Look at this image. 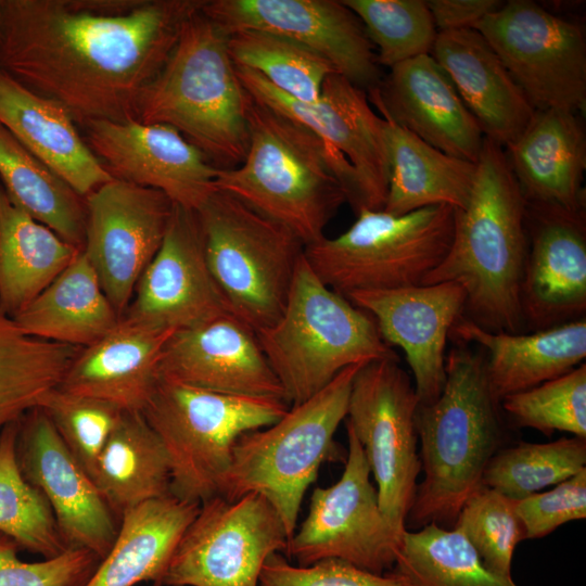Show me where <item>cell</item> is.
<instances>
[{
	"instance_id": "21",
	"label": "cell",
	"mask_w": 586,
	"mask_h": 586,
	"mask_svg": "<svg viewBox=\"0 0 586 586\" xmlns=\"http://www.w3.org/2000/svg\"><path fill=\"white\" fill-rule=\"evenodd\" d=\"M526 231L527 254L519 289L524 331L585 318V209L527 203Z\"/></svg>"
},
{
	"instance_id": "40",
	"label": "cell",
	"mask_w": 586,
	"mask_h": 586,
	"mask_svg": "<svg viewBox=\"0 0 586 586\" xmlns=\"http://www.w3.org/2000/svg\"><path fill=\"white\" fill-rule=\"evenodd\" d=\"M586 469V438L521 442L501 448L487 464L483 485L517 501L555 486Z\"/></svg>"
},
{
	"instance_id": "45",
	"label": "cell",
	"mask_w": 586,
	"mask_h": 586,
	"mask_svg": "<svg viewBox=\"0 0 586 586\" xmlns=\"http://www.w3.org/2000/svg\"><path fill=\"white\" fill-rule=\"evenodd\" d=\"M20 550L0 533V586H86L101 561L89 550L68 548L43 561L24 562Z\"/></svg>"
},
{
	"instance_id": "10",
	"label": "cell",
	"mask_w": 586,
	"mask_h": 586,
	"mask_svg": "<svg viewBox=\"0 0 586 586\" xmlns=\"http://www.w3.org/2000/svg\"><path fill=\"white\" fill-rule=\"evenodd\" d=\"M454 214L443 204L404 215L361 209L343 233L306 245L304 255L317 277L344 296L419 285L449 250Z\"/></svg>"
},
{
	"instance_id": "36",
	"label": "cell",
	"mask_w": 586,
	"mask_h": 586,
	"mask_svg": "<svg viewBox=\"0 0 586 586\" xmlns=\"http://www.w3.org/2000/svg\"><path fill=\"white\" fill-rule=\"evenodd\" d=\"M81 348L31 336L0 309V432L41 405Z\"/></svg>"
},
{
	"instance_id": "16",
	"label": "cell",
	"mask_w": 586,
	"mask_h": 586,
	"mask_svg": "<svg viewBox=\"0 0 586 586\" xmlns=\"http://www.w3.org/2000/svg\"><path fill=\"white\" fill-rule=\"evenodd\" d=\"M86 207L82 252L122 318L162 245L174 203L158 190L112 179L86 196Z\"/></svg>"
},
{
	"instance_id": "23",
	"label": "cell",
	"mask_w": 586,
	"mask_h": 586,
	"mask_svg": "<svg viewBox=\"0 0 586 586\" xmlns=\"http://www.w3.org/2000/svg\"><path fill=\"white\" fill-rule=\"evenodd\" d=\"M160 375L215 393L286 402L255 331L231 314L174 332Z\"/></svg>"
},
{
	"instance_id": "30",
	"label": "cell",
	"mask_w": 586,
	"mask_h": 586,
	"mask_svg": "<svg viewBox=\"0 0 586 586\" xmlns=\"http://www.w3.org/2000/svg\"><path fill=\"white\" fill-rule=\"evenodd\" d=\"M200 504L173 495L142 502L120 518L116 539L86 586H158L183 532Z\"/></svg>"
},
{
	"instance_id": "44",
	"label": "cell",
	"mask_w": 586,
	"mask_h": 586,
	"mask_svg": "<svg viewBox=\"0 0 586 586\" xmlns=\"http://www.w3.org/2000/svg\"><path fill=\"white\" fill-rule=\"evenodd\" d=\"M39 407L92 477L100 453L124 410L109 402L59 387L50 391Z\"/></svg>"
},
{
	"instance_id": "11",
	"label": "cell",
	"mask_w": 586,
	"mask_h": 586,
	"mask_svg": "<svg viewBox=\"0 0 586 586\" xmlns=\"http://www.w3.org/2000/svg\"><path fill=\"white\" fill-rule=\"evenodd\" d=\"M235 72L253 100L321 140L355 214L384 208L390 177L385 122L371 107L365 90L334 73L324 80L319 99L305 103L250 68L235 66Z\"/></svg>"
},
{
	"instance_id": "31",
	"label": "cell",
	"mask_w": 586,
	"mask_h": 586,
	"mask_svg": "<svg viewBox=\"0 0 586 586\" xmlns=\"http://www.w3.org/2000/svg\"><path fill=\"white\" fill-rule=\"evenodd\" d=\"M13 319L31 336L86 347L116 327L120 316L104 293L95 270L81 251Z\"/></svg>"
},
{
	"instance_id": "9",
	"label": "cell",
	"mask_w": 586,
	"mask_h": 586,
	"mask_svg": "<svg viewBox=\"0 0 586 586\" xmlns=\"http://www.w3.org/2000/svg\"><path fill=\"white\" fill-rule=\"evenodd\" d=\"M206 258L230 314L255 332L281 316L304 243L283 225L216 190L198 209Z\"/></svg>"
},
{
	"instance_id": "20",
	"label": "cell",
	"mask_w": 586,
	"mask_h": 586,
	"mask_svg": "<svg viewBox=\"0 0 586 586\" xmlns=\"http://www.w3.org/2000/svg\"><path fill=\"white\" fill-rule=\"evenodd\" d=\"M80 131L113 179L158 190L194 211L216 191L219 169L173 127L94 122Z\"/></svg>"
},
{
	"instance_id": "27",
	"label": "cell",
	"mask_w": 586,
	"mask_h": 586,
	"mask_svg": "<svg viewBox=\"0 0 586 586\" xmlns=\"http://www.w3.org/2000/svg\"><path fill=\"white\" fill-rule=\"evenodd\" d=\"M504 149L527 203L585 209L586 133L579 114L535 110Z\"/></svg>"
},
{
	"instance_id": "39",
	"label": "cell",
	"mask_w": 586,
	"mask_h": 586,
	"mask_svg": "<svg viewBox=\"0 0 586 586\" xmlns=\"http://www.w3.org/2000/svg\"><path fill=\"white\" fill-rule=\"evenodd\" d=\"M18 421L0 432V533L21 549L49 559L68 548L49 504L20 470L15 454Z\"/></svg>"
},
{
	"instance_id": "32",
	"label": "cell",
	"mask_w": 586,
	"mask_h": 586,
	"mask_svg": "<svg viewBox=\"0 0 586 586\" xmlns=\"http://www.w3.org/2000/svg\"><path fill=\"white\" fill-rule=\"evenodd\" d=\"M385 122L390 177L383 211L404 215L433 205L462 208L476 164L448 155L379 114Z\"/></svg>"
},
{
	"instance_id": "43",
	"label": "cell",
	"mask_w": 586,
	"mask_h": 586,
	"mask_svg": "<svg viewBox=\"0 0 586 586\" xmlns=\"http://www.w3.org/2000/svg\"><path fill=\"white\" fill-rule=\"evenodd\" d=\"M451 528L459 531L492 572L512 577V560L525 539L514 500L482 485L462 506Z\"/></svg>"
},
{
	"instance_id": "3",
	"label": "cell",
	"mask_w": 586,
	"mask_h": 586,
	"mask_svg": "<svg viewBox=\"0 0 586 586\" xmlns=\"http://www.w3.org/2000/svg\"><path fill=\"white\" fill-rule=\"evenodd\" d=\"M445 371L440 396L419 406L416 416L423 479L406 519L415 530L430 523L454 526L506 437L484 353L458 343L446 354Z\"/></svg>"
},
{
	"instance_id": "22",
	"label": "cell",
	"mask_w": 586,
	"mask_h": 586,
	"mask_svg": "<svg viewBox=\"0 0 586 586\" xmlns=\"http://www.w3.org/2000/svg\"><path fill=\"white\" fill-rule=\"evenodd\" d=\"M375 321L382 339L402 348L419 406L433 403L445 379L446 344L463 316L466 292L455 282L355 291L345 296Z\"/></svg>"
},
{
	"instance_id": "19",
	"label": "cell",
	"mask_w": 586,
	"mask_h": 586,
	"mask_svg": "<svg viewBox=\"0 0 586 586\" xmlns=\"http://www.w3.org/2000/svg\"><path fill=\"white\" fill-rule=\"evenodd\" d=\"M15 454L23 476L49 504L66 548L105 557L119 520L40 407L20 419Z\"/></svg>"
},
{
	"instance_id": "47",
	"label": "cell",
	"mask_w": 586,
	"mask_h": 586,
	"mask_svg": "<svg viewBox=\"0 0 586 586\" xmlns=\"http://www.w3.org/2000/svg\"><path fill=\"white\" fill-rule=\"evenodd\" d=\"M525 539L543 538L559 526L586 518V469L553 488L514 501Z\"/></svg>"
},
{
	"instance_id": "17",
	"label": "cell",
	"mask_w": 586,
	"mask_h": 586,
	"mask_svg": "<svg viewBox=\"0 0 586 586\" xmlns=\"http://www.w3.org/2000/svg\"><path fill=\"white\" fill-rule=\"evenodd\" d=\"M202 11L227 34L257 29L295 41L366 92L382 80L375 49L342 0H206Z\"/></svg>"
},
{
	"instance_id": "5",
	"label": "cell",
	"mask_w": 586,
	"mask_h": 586,
	"mask_svg": "<svg viewBox=\"0 0 586 586\" xmlns=\"http://www.w3.org/2000/svg\"><path fill=\"white\" fill-rule=\"evenodd\" d=\"M247 132L244 160L237 167L218 170L216 190L283 225L305 246L320 241L347 202L321 140L253 99Z\"/></svg>"
},
{
	"instance_id": "26",
	"label": "cell",
	"mask_w": 586,
	"mask_h": 586,
	"mask_svg": "<svg viewBox=\"0 0 586 586\" xmlns=\"http://www.w3.org/2000/svg\"><path fill=\"white\" fill-rule=\"evenodd\" d=\"M174 332L119 320L109 333L82 347L59 388L142 411L160 381L163 348Z\"/></svg>"
},
{
	"instance_id": "8",
	"label": "cell",
	"mask_w": 586,
	"mask_h": 586,
	"mask_svg": "<svg viewBox=\"0 0 586 586\" xmlns=\"http://www.w3.org/2000/svg\"><path fill=\"white\" fill-rule=\"evenodd\" d=\"M289 407L283 399L226 395L160 378L141 412L166 451L170 495L202 504L218 495L237 440L272 424Z\"/></svg>"
},
{
	"instance_id": "38",
	"label": "cell",
	"mask_w": 586,
	"mask_h": 586,
	"mask_svg": "<svg viewBox=\"0 0 586 586\" xmlns=\"http://www.w3.org/2000/svg\"><path fill=\"white\" fill-rule=\"evenodd\" d=\"M228 51L235 66L258 73L276 89L305 103L316 102L327 77L337 73L316 52L264 30L229 34Z\"/></svg>"
},
{
	"instance_id": "35",
	"label": "cell",
	"mask_w": 586,
	"mask_h": 586,
	"mask_svg": "<svg viewBox=\"0 0 586 586\" xmlns=\"http://www.w3.org/2000/svg\"><path fill=\"white\" fill-rule=\"evenodd\" d=\"M0 182L22 209L82 250L87 207L78 194L0 125Z\"/></svg>"
},
{
	"instance_id": "12",
	"label": "cell",
	"mask_w": 586,
	"mask_h": 586,
	"mask_svg": "<svg viewBox=\"0 0 586 586\" xmlns=\"http://www.w3.org/2000/svg\"><path fill=\"white\" fill-rule=\"evenodd\" d=\"M418 407L415 386L398 356L368 362L357 371L345 424L364 450L381 511L399 537L406 531L421 472Z\"/></svg>"
},
{
	"instance_id": "6",
	"label": "cell",
	"mask_w": 586,
	"mask_h": 586,
	"mask_svg": "<svg viewBox=\"0 0 586 586\" xmlns=\"http://www.w3.org/2000/svg\"><path fill=\"white\" fill-rule=\"evenodd\" d=\"M255 333L290 406L320 392L349 366L397 356L374 319L326 285L305 255L281 316Z\"/></svg>"
},
{
	"instance_id": "18",
	"label": "cell",
	"mask_w": 586,
	"mask_h": 586,
	"mask_svg": "<svg viewBox=\"0 0 586 586\" xmlns=\"http://www.w3.org/2000/svg\"><path fill=\"white\" fill-rule=\"evenodd\" d=\"M230 314L209 269L198 211L174 204L162 245L122 319L176 332Z\"/></svg>"
},
{
	"instance_id": "49",
	"label": "cell",
	"mask_w": 586,
	"mask_h": 586,
	"mask_svg": "<svg viewBox=\"0 0 586 586\" xmlns=\"http://www.w3.org/2000/svg\"><path fill=\"white\" fill-rule=\"evenodd\" d=\"M1 37H2V10H1V0H0V44H1Z\"/></svg>"
},
{
	"instance_id": "37",
	"label": "cell",
	"mask_w": 586,
	"mask_h": 586,
	"mask_svg": "<svg viewBox=\"0 0 586 586\" xmlns=\"http://www.w3.org/2000/svg\"><path fill=\"white\" fill-rule=\"evenodd\" d=\"M391 571L409 586H519L488 570L459 531L435 523L403 533Z\"/></svg>"
},
{
	"instance_id": "42",
	"label": "cell",
	"mask_w": 586,
	"mask_h": 586,
	"mask_svg": "<svg viewBox=\"0 0 586 586\" xmlns=\"http://www.w3.org/2000/svg\"><path fill=\"white\" fill-rule=\"evenodd\" d=\"M501 410L519 428L550 436L566 432L586 438V364L500 400Z\"/></svg>"
},
{
	"instance_id": "29",
	"label": "cell",
	"mask_w": 586,
	"mask_h": 586,
	"mask_svg": "<svg viewBox=\"0 0 586 586\" xmlns=\"http://www.w3.org/2000/svg\"><path fill=\"white\" fill-rule=\"evenodd\" d=\"M477 344L485 355L492 388L501 400L560 377L586 358V319L544 330L507 333L491 332L461 316L449 339Z\"/></svg>"
},
{
	"instance_id": "4",
	"label": "cell",
	"mask_w": 586,
	"mask_h": 586,
	"mask_svg": "<svg viewBox=\"0 0 586 586\" xmlns=\"http://www.w3.org/2000/svg\"><path fill=\"white\" fill-rule=\"evenodd\" d=\"M228 36L202 8L192 14L138 114L142 124L179 131L218 169L237 167L245 157L252 100L238 78Z\"/></svg>"
},
{
	"instance_id": "48",
	"label": "cell",
	"mask_w": 586,
	"mask_h": 586,
	"mask_svg": "<svg viewBox=\"0 0 586 586\" xmlns=\"http://www.w3.org/2000/svg\"><path fill=\"white\" fill-rule=\"evenodd\" d=\"M498 0L426 1L437 31L474 28L486 15L501 7Z\"/></svg>"
},
{
	"instance_id": "34",
	"label": "cell",
	"mask_w": 586,
	"mask_h": 586,
	"mask_svg": "<svg viewBox=\"0 0 586 586\" xmlns=\"http://www.w3.org/2000/svg\"><path fill=\"white\" fill-rule=\"evenodd\" d=\"M92 479L119 521L127 510L170 494L166 451L141 411L122 412Z\"/></svg>"
},
{
	"instance_id": "33",
	"label": "cell",
	"mask_w": 586,
	"mask_h": 586,
	"mask_svg": "<svg viewBox=\"0 0 586 586\" xmlns=\"http://www.w3.org/2000/svg\"><path fill=\"white\" fill-rule=\"evenodd\" d=\"M35 220L0 182V309L14 318L81 252Z\"/></svg>"
},
{
	"instance_id": "15",
	"label": "cell",
	"mask_w": 586,
	"mask_h": 586,
	"mask_svg": "<svg viewBox=\"0 0 586 586\" xmlns=\"http://www.w3.org/2000/svg\"><path fill=\"white\" fill-rule=\"evenodd\" d=\"M346 432L344 471L333 485L314 489L308 514L289 539L285 555L298 565L339 559L384 574L395 564L400 537L381 511L359 442L348 426Z\"/></svg>"
},
{
	"instance_id": "7",
	"label": "cell",
	"mask_w": 586,
	"mask_h": 586,
	"mask_svg": "<svg viewBox=\"0 0 586 586\" xmlns=\"http://www.w3.org/2000/svg\"><path fill=\"white\" fill-rule=\"evenodd\" d=\"M361 366L345 368L320 392L290 406L272 424L242 434L232 448L218 495L228 500L262 495L291 538L304 495L333 453V437L346 418L353 380Z\"/></svg>"
},
{
	"instance_id": "41",
	"label": "cell",
	"mask_w": 586,
	"mask_h": 586,
	"mask_svg": "<svg viewBox=\"0 0 586 586\" xmlns=\"http://www.w3.org/2000/svg\"><path fill=\"white\" fill-rule=\"evenodd\" d=\"M360 20L380 66L431 54L437 36L426 1L342 0Z\"/></svg>"
},
{
	"instance_id": "24",
	"label": "cell",
	"mask_w": 586,
	"mask_h": 586,
	"mask_svg": "<svg viewBox=\"0 0 586 586\" xmlns=\"http://www.w3.org/2000/svg\"><path fill=\"white\" fill-rule=\"evenodd\" d=\"M367 94L379 114L388 116L433 148L476 164L485 136L431 54L391 67Z\"/></svg>"
},
{
	"instance_id": "13",
	"label": "cell",
	"mask_w": 586,
	"mask_h": 586,
	"mask_svg": "<svg viewBox=\"0 0 586 586\" xmlns=\"http://www.w3.org/2000/svg\"><path fill=\"white\" fill-rule=\"evenodd\" d=\"M491 44L534 110L584 114L586 38L579 23L530 0H510L474 28Z\"/></svg>"
},
{
	"instance_id": "2",
	"label": "cell",
	"mask_w": 586,
	"mask_h": 586,
	"mask_svg": "<svg viewBox=\"0 0 586 586\" xmlns=\"http://www.w3.org/2000/svg\"><path fill=\"white\" fill-rule=\"evenodd\" d=\"M526 206L504 146L485 137L469 200L455 208L449 250L422 284H460L463 317L491 332H525L519 289L528 244Z\"/></svg>"
},
{
	"instance_id": "1",
	"label": "cell",
	"mask_w": 586,
	"mask_h": 586,
	"mask_svg": "<svg viewBox=\"0 0 586 586\" xmlns=\"http://www.w3.org/2000/svg\"><path fill=\"white\" fill-rule=\"evenodd\" d=\"M206 0H1L0 68L81 130L138 122L141 98Z\"/></svg>"
},
{
	"instance_id": "14",
	"label": "cell",
	"mask_w": 586,
	"mask_h": 586,
	"mask_svg": "<svg viewBox=\"0 0 586 586\" xmlns=\"http://www.w3.org/2000/svg\"><path fill=\"white\" fill-rule=\"evenodd\" d=\"M289 539L262 495L235 500L216 495L200 504L158 586H258L266 559L286 552Z\"/></svg>"
},
{
	"instance_id": "28",
	"label": "cell",
	"mask_w": 586,
	"mask_h": 586,
	"mask_svg": "<svg viewBox=\"0 0 586 586\" xmlns=\"http://www.w3.org/2000/svg\"><path fill=\"white\" fill-rule=\"evenodd\" d=\"M0 125L84 198L113 179L61 104L30 91L1 68Z\"/></svg>"
},
{
	"instance_id": "46",
	"label": "cell",
	"mask_w": 586,
	"mask_h": 586,
	"mask_svg": "<svg viewBox=\"0 0 586 586\" xmlns=\"http://www.w3.org/2000/svg\"><path fill=\"white\" fill-rule=\"evenodd\" d=\"M258 586H409L393 571L374 574L339 559H323L309 565L291 564L281 552L265 561Z\"/></svg>"
},
{
	"instance_id": "25",
	"label": "cell",
	"mask_w": 586,
	"mask_h": 586,
	"mask_svg": "<svg viewBox=\"0 0 586 586\" xmlns=\"http://www.w3.org/2000/svg\"><path fill=\"white\" fill-rule=\"evenodd\" d=\"M431 55L446 72L486 138L506 146L524 130L535 110L477 30L438 31Z\"/></svg>"
}]
</instances>
